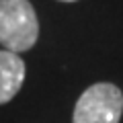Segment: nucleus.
<instances>
[{"mask_svg": "<svg viewBox=\"0 0 123 123\" xmlns=\"http://www.w3.org/2000/svg\"><path fill=\"white\" fill-rule=\"evenodd\" d=\"M39 23L29 0H0V43L23 53L37 43Z\"/></svg>", "mask_w": 123, "mask_h": 123, "instance_id": "1", "label": "nucleus"}, {"mask_svg": "<svg viewBox=\"0 0 123 123\" xmlns=\"http://www.w3.org/2000/svg\"><path fill=\"white\" fill-rule=\"evenodd\" d=\"M25 80V62L18 53L0 49V105L12 101Z\"/></svg>", "mask_w": 123, "mask_h": 123, "instance_id": "3", "label": "nucleus"}, {"mask_svg": "<svg viewBox=\"0 0 123 123\" xmlns=\"http://www.w3.org/2000/svg\"><path fill=\"white\" fill-rule=\"evenodd\" d=\"M121 113L123 92L111 82H98L78 98L72 123H119Z\"/></svg>", "mask_w": 123, "mask_h": 123, "instance_id": "2", "label": "nucleus"}, {"mask_svg": "<svg viewBox=\"0 0 123 123\" xmlns=\"http://www.w3.org/2000/svg\"><path fill=\"white\" fill-rule=\"evenodd\" d=\"M62 2H76V0H62Z\"/></svg>", "mask_w": 123, "mask_h": 123, "instance_id": "4", "label": "nucleus"}]
</instances>
